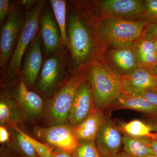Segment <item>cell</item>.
Listing matches in <instances>:
<instances>
[{"mask_svg": "<svg viewBox=\"0 0 157 157\" xmlns=\"http://www.w3.org/2000/svg\"><path fill=\"white\" fill-rule=\"evenodd\" d=\"M73 153V157H102L95 141H80Z\"/></svg>", "mask_w": 157, "mask_h": 157, "instance_id": "24", "label": "cell"}, {"mask_svg": "<svg viewBox=\"0 0 157 157\" xmlns=\"http://www.w3.org/2000/svg\"><path fill=\"white\" fill-rule=\"evenodd\" d=\"M156 64H157V62L156 63Z\"/></svg>", "mask_w": 157, "mask_h": 157, "instance_id": "39", "label": "cell"}, {"mask_svg": "<svg viewBox=\"0 0 157 157\" xmlns=\"http://www.w3.org/2000/svg\"><path fill=\"white\" fill-rule=\"evenodd\" d=\"M80 14H67V32L73 61L79 68L93 62L94 38L87 21ZM88 65V66H89Z\"/></svg>", "mask_w": 157, "mask_h": 157, "instance_id": "4", "label": "cell"}, {"mask_svg": "<svg viewBox=\"0 0 157 157\" xmlns=\"http://www.w3.org/2000/svg\"><path fill=\"white\" fill-rule=\"evenodd\" d=\"M105 117L103 110L94 108L82 122L73 128V133L78 142L95 141Z\"/></svg>", "mask_w": 157, "mask_h": 157, "instance_id": "16", "label": "cell"}, {"mask_svg": "<svg viewBox=\"0 0 157 157\" xmlns=\"http://www.w3.org/2000/svg\"><path fill=\"white\" fill-rule=\"evenodd\" d=\"M149 21L109 17L96 24L99 37L117 47H132L143 35Z\"/></svg>", "mask_w": 157, "mask_h": 157, "instance_id": "2", "label": "cell"}, {"mask_svg": "<svg viewBox=\"0 0 157 157\" xmlns=\"http://www.w3.org/2000/svg\"><path fill=\"white\" fill-rule=\"evenodd\" d=\"M86 75L95 109L112 107L122 93L121 75L96 60L88 66Z\"/></svg>", "mask_w": 157, "mask_h": 157, "instance_id": "1", "label": "cell"}, {"mask_svg": "<svg viewBox=\"0 0 157 157\" xmlns=\"http://www.w3.org/2000/svg\"><path fill=\"white\" fill-rule=\"evenodd\" d=\"M14 96L20 109L31 118L39 117L44 108L43 99L38 94L30 90L20 76Z\"/></svg>", "mask_w": 157, "mask_h": 157, "instance_id": "15", "label": "cell"}, {"mask_svg": "<svg viewBox=\"0 0 157 157\" xmlns=\"http://www.w3.org/2000/svg\"><path fill=\"white\" fill-rule=\"evenodd\" d=\"M98 7L102 13L112 17L135 18L145 13V2L140 0H104Z\"/></svg>", "mask_w": 157, "mask_h": 157, "instance_id": "12", "label": "cell"}, {"mask_svg": "<svg viewBox=\"0 0 157 157\" xmlns=\"http://www.w3.org/2000/svg\"><path fill=\"white\" fill-rule=\"evenodd\" d=\"M151 140L124 134V151L132 157H145L154 153L150 145Z\"/></svg>", "mask_w": 157, "mask_h": 157, "instance_id": "21", "label": "cell"}, {"mask_svg": "<svg viewBox=\"0 0 157 157\" xmlns=\"http://www.w3.org/2000/svg\"><path fill=\"white\" fill-rule=\"evenodd\" d=\"M133 51L138 67L150 68L157 62V41L140 38L135 42Z\"/></svg>", "mask_w": 157, "mask_h": 157, "instance_id": "17", "label": "cell"}, {"mask_svg": "<svg viewBox=\"0 0 157 157\" xmlns=\"http://www.w3.org/2000/svg\"><path fill=\"white\" fill-rule=\"evenodd\" d=\"M150 145L153 151L157 155V139L156 140H151L150 142Z\"/></svg>", "mask_w": 157, "mask_h": 157, "instance_id": "34", "label": "cell"}, {"mask_svg": "<svg viewBox=\"0 0 157 157\" xmlns=\"http://www.w3.org/2000/svg\"><path fill=\"white\" fill-rule=\"evenodd\" d=\"M20 108L16 101L12 100L6 91L1 93L0 101V123L1 125L7 123L17 124L22 122Z\"/></svg>", "mask_w": 157, "mask_h": 157, "instance_id": "19", "label": "cell"}, {"mask_svg": "<svg viewBox=\"0 0 157 157\" xmlns=\"http://www.w3.org/2000/svg\"><path fill=\"white\" fill-rule=\"evenodd\" d=\"M118 128L124 134L130 136L151 140L157 139V130L154 126L151 123H147L139 120L121 124Z\"/></svg>", "mask_w": 157, "mask_h": 157, "instance_id": "20", "label": "cell"}, {"mask_svg": "<svg viewBox=\"0 0 157 157\" xmlns=\"http://www.w3.org/2000/svg\"><path fill=\"white\" fill-rule=\"evenodd\" d=\"M39 1L36 0H22L20 1L21 4L25 12L31 10L36 5Z\"/></svg>", "mask_w": 157, "mask_h": 157, "instance_id": "31", "label": "cell"}, {"mask_svg": "<svg viewBox=\"0 0 157 157\" xmlns=\"http://www.w3.org/2000/svg\"><path fill=\"white\" fill-rule=\"evenodd\" d=\"M145 157H157V155H156L155 154L153 153L148 155L147 156Z\"/></svg>", "mask_w": 157, "mask_h": 157, "instance_id": "38", "label": "cell"}, {"mask_svg": "<svg viewBox=\"0 0 157 157\" xmlns=\"http://www.w3.org/2000/svg\"><path fill=\"white\" fill-rule=\"evenodd\" d=\"M39 26L45 58L65 47L62 43L59 29L52 9L46 7L44 11L43 10L39 19Z\"/></svg>", "mask_w": 157, "mask_h": 157, "instance_id": "9", "label": "cell"}, {"mask_svg": "<svg viewBox=\"0 0 157 157\" xmlns=\"http://www.w3.org/2000/svg\"><path fill=\"white\" fill-rule=\"evenodd\" d=\"M11 127L13 128L14 130L17 131L21 135H23L26 138L33 147L35 151L36 152L37 155L39 157H52L54 152L52 151V149L48 146V145L44 144L39 142L38 140L29 136L24 132L20 129L16 125L13 124H9Z\"/></svg>", "mask_w": 157, "mask_h": 157, "instance_id": "25", "label": "cell"}, {"mask_svg": "<svg viewBox=\"0 0 157 157\" xmlns=\"http://www.w3.org/2000/svg\"><path fill=\"white\" fill-rule=\"evenodd\" d=\"M102 157H103V156H102Z\"/></svg>", "mask_w": 157, "mask_h": 157, "instance_id": "41", "label": "cell"}, {"mask_svg": "<svg viewBox=\"0 0 157 157\" xmlns=\"http://www.w3.org/2000/svg\"><path fill=\"white\" fill-rule=\"evenodd\" d=\"M144 17L149 20V22L157 20V0H147L144 1Z\"/></svg>", "mask_w": 157, "mask_h": 157, "instance_id": "27", "label": "cell"}, {"mask_svg": "<svg viewBox=\"0 0 157 157\" xmlns=\"http://www.w3.org/2000/svg\"><path fill=\"white\" fill-rule=\"evenodd\" d=\"M15 142L20 152L25 157H38L32 144L23 135L15 131Z\"/></svg>", "mask_w": 157, "mask_h": 157, "instance_id": "26", "label": "cell"}, {"mask_svg": "<svg viewBox=\"0 0 157 157\" xmlns=\"http://www.w3.org/2000/svg\"><path fill=\"white\" fill-rule=\"evenodd\" d=\"M72 56L66 47L45 58L36 89L45 97L53 96L67 79L66 76L72 67Z\"/></svg>", "mask_w": 157, "mask_h": 157, "instance_id": "3", "label": "cell"}, {"mask_svg": "<svg viewBox=\"0 0 157 157\" xmlns=\"http://www.w3.org/2000/svg\"><path fill=\"white\" fill-rule=\"evenodd\" d=\"M52 157H73V152L58 149L54 152Z\"/></svg>", "mask_w": 157, "mask_h": 157, "instance_id": "33", "label": "cell"}, {"mask_svg": "<svg viewBox=\"0 0 157 157\" xmlns=\"http://www.w3.org/2000/svg\"><path fill=\"white\" fill-rule=\"evenodd\" d=\"M86 73L83 68L75 72L55 93L49 104V114L55 125H66L68 117L76 92L80 85L86 79Z\"/></svg>", "mask_w": 157, "mask_h": 157, "instance_id": "6", "label": "cell"}, {"mask_svg": "<svg viewBox=\"0 0 157 157\" xmlns=\"http://www.w3.org/2000/svg\"><path fill=\"white\" fill-rule=\"evenodd\" d=\"M94 108L90 86L86 79L78 88L68 115L70 127L73 128L82 122Z\"/></svg>", "mask_w": 157, "mask_h": 157, "instance_id": "13", "label": "cell"}, {"mask_svg": "<svg viewBox=\"0 0 157 157\" xmlns=\"http://www.w3.org/2000/svg\"></svg>", "mask_w": 157, "mask_h": 157, "instance_id": "40", "label": "cell"}, {"mask_svg": "<svg viewBox=\"0 0 157 157\" xmlns=\"http://www.w3.org/2000/svg\"><path fill=\"white\" fill-rule=\"evenodd\" d=\"M25 11L20 1H13L10 14L1 28L0 36V69L2 75L14 53L25 20Z\"/></svg>", "mask_w": 157, "mask_h": 157, "instance_id": "7", "label": "cell"}, {"mask_svg": "<svg viewBox=\"0 0 157 157\" xmlns=\"http://www.w3.org/2000/svg\"><path fill=\"white\" fill-rule=\"evenodd\" d=\"M12 1L0 0V26L2 28L8 18L12 7Z\"/></svg>", "mask_w": 157, "mask_h": 157, "instance_id": "28", "label": "cell"}, {"mask_svg": "<svg viewBox=\"0 0 157 157\" xmlns=\"http://www.w3.org/2000/svg\"><path fill=\"white\" fill-rule=\"evenodd\" d=\"M132 95L139 96L148 101L149 103L153 104L155 106H157V89L156 88L150 89L145 90Z\"/></svg>", "mask_w": 157, "mask_h": 157, "instance_id": "30", "label": "cell"}, {"mask_svg": "<svg viewBox=\"0 0 157 157\" xmlns=\"http://www.w3.org/2000/svg\"><path fill=\"white\" fill-rule=\"evenodd\" d=\"M111 59L116 65L125 73L138 67L132 47H117L111 53Z\"/></svg>", "mask_w": 157, "mask_h": 157, "instance_id": "22", "label": "cell"}, {"mask_svg": "<svg viewBox=\"0 0 157 157\" xmlns=\"http://www.w3.org/2000/svg\"><path fill=\"white\" fill-rule=\"evenodd\" d=\"M112 107L116 109H129L143 113L151 117L157 116V106L139 96L122 93Z\"/></svg>", "mask_w": 157, "mask_h": 157, "instance_id": "18", "label": "cell"}, {"mask_svg": "<svg viewBox=\"0 0 157 157\" xmlns=\"http://www.w3.org/2000/svg\"><path fill=\"white\" fill-rule=\"evenodd\" d=\"M122 93L134 95L157 88V77L149 70L138 67L128 73L121 75Z\"/></svg>", "mask_w": 157, "mask_h": 157, "instance_id": "14", "label": "cell"}, {"mask_svg": "<svg viewBox=\"0 0 157 157\" xmlns=\"http://www.w3.org/2000/svg\"><path fill=\"white\" fill-rule=\"evenodd\" d=\"M42 38L39 30L25 55L19 76L29 89L36 84L43 65Z\"/></svg>", "mask_w": 157, "mask_h": 157, "instance_id": "8", "label": "cell"}, {"mask_svg": "<svg viewBox=\"0 0 157 157\" xmlns=\"http://www.w3.org/2000/svg\"><path fill=\"white\" fill-rule=\"evenodd\" d=\"M9 140V134L6 127L3 125L0 127V142L3 144Z\"/></svg>", "mask_w": 157, "mask_h": 157, "instance_id": "32", "label": "cell"}, {"mask_svg": "<svg viewBox=\"0 0 157 157\" xmlns=\"http://www.w3.org/2000/svg\"><path fill=\"white\" fill-rule=\"evenodd\" d=\"M142 37L151 41H157V20L149 22L144 31Z\"/></svg>", "mask_w": 157, "mask_h": 157, "instance_id": "29", "label": "cell"}, {"mask_svg": "<svg viewBox=\"0 0 157 157\" xmlns=\"http://www.w3.org/2000/svg\"><path fill=\"white\" fill-rule=\"evenodd\" d=\"M120 131L106 116L95 138L96 145L103 157H110L118 153L123 144Z\"/></svg>", "mask_w": 157, "mask_h": 157, "instance_id": "11", "label": "cell"}, {"mask_svg": "<svg viewBox=\"0 0 157 157\" xmlns=\"http://www.w3.org/2000/svg\"><path fill=\"white\" fill-rule=\"evenodd\" d=\"M110 157H132L131 156L129 155L126 153L125 152H122L118 153L117 154L112 156Z\"/></svg>", "mask_w": 157, "mask_h": 157, "instance_id": "35", "label": "cell"}, {"mask_svg": "<svg viewBox=\"0 0 157 157\" xmlns=\"http://www.w3.org/2000/svg\"><path fill=\"white\" fill-rule=\"evenodd\" d=\"M149 70L153 74L157 77V64L154 65L151 67L149 69Z\"/></svg>", "mask_w": 157, "mask_h": 157, "instance_id": "36", "label": "cell"}, {"mask_svg": "<svg viewBox=\"0 0 157 157\" xmlns=\"http://www.w3.org/2000/svg\"><path fill=\"white\" fill-rule=\"evenodd\" d=\"M49 2L59 29L62 44L70 51L67 32V1L64 0H50Z\"/></svg>", "mask_w": 157, "mask_h": 157, "instance_id": "23", "label": "cell"}, {"mask_svg": "<svg viewBox=\"0 0 157 157\" xmlns=\"http://www.w3.org/2000/svg\"><path fill=\"white\" fill-rule=\"evenodd\" d=\"M46 1H39L30 11L25 12V20L19 40L6 71L2 75L6 81L19 78L23 59L31 42L39 31V19Z\"/></svg>", "mask_w": 157, "mask_h": 157, "instance_id": "5", "label": "cell"}, {"mask_svg": "<svg viewBox=\"0 0 157 157\" xmlns=\"http://www.w3.org/2000/svg\"><path fill=\"white\" fill-rule=\"evenodd\" d=\"M152 118H153V121L152 122V123H151V124L154 126L155 128L157 130V116L155 117Z\"/></svg>", "mask_w": 157, "mask_h": 157, "instance_id": "37", "label": "cell"}, {"mask_svg": "<svg viewBox=\"0 0 157 157\" xmlns=\"http://www.w3.org/2000/svg\"><path fill=\"white\" fill-rule=\"evenodd\" d=\"M35 133L50 145L73 152L78 144L73 128L67 125H55L49 128H37Z\"/></svg>", "mask_w": 157, "mask_h": 157, "instance_id": "10", "label": "cell"}]
</instances>
